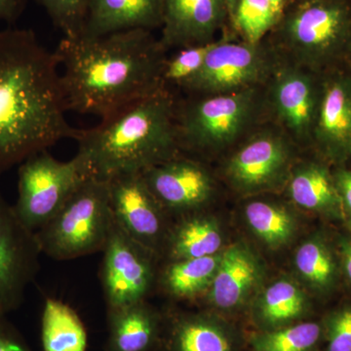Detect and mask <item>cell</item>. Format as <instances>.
Here are the masks:
<instances>
[{
    "label": "cell",
    "mask_w": 351,
    "mask_h": 351,
    "mask_svg": "<svg viewBox=\"0 0 351 351\" xmlns=\"http://www.w3.org/2000/svg\"><path fill=\"white\" fill-rule=\"evenodd\" d=\"M306 295L297 284L280 279L265 289L256 306V319L263 331L293 324L306 313Z\"/></svg>",
    "instance_id": "obj_24"
},
{
    "label": "cell",
    "mask_w": 351,
    "mask_h": 351,
    "mask_svg": "<svg viewBox=\"0 0 351 351\" xmlns=\"http://www.w3.org/2000/svg\"><path fill=\"white\" fill-rule=\"evenodd\" d=\"M36 233L23 225L0 191V316L15 311L39 269Z\"/></svg>",
    "instance_id": "obj_12"
},
{
    "label": "cell",
    "mask_w": 351,
    "mask_h": 351,
    "mask_svg": "<svg viewBox=\"0 0 351 351\" xmlns=\"http://www.w3.org/2000/svg\"><path fill=\"white\" fill-rule=\"evenodd\" d=\"M326 351H351V306L332 313L325 321Z\"/></svg>",
    "instance_id": "obj_32"
},
{
    "label": "cell",
    "mask_w": 351,
    "mask_h": 351,
    "mask_svg": "<svg viewBox=\"0 0 351 351\" xmlns=\"http://www.w3.org/2000/svg\"><path fill=\"white\" fill-rule=\"evenodd\" d=\"M193 96L176 105L181 151L214 152L228 147L253 126L265 104L260 87Z\"/></svg>",
    "instance_id": "obj_6"
},
{
    "label": "cell",
    "mask_w": 351,
    "mask_h": 351,
    "mask_svg": "<svg viewBox=\"0 0 351 351\" xmlns=\"http://www.w3.org/2000/svg\"><path fill=\"white\" fill-rule=\"evenodd\" d=\"M48 14L53 25L64 38L82 36L86 22L90 0H36Z\"/></svg>",
    "instance_id": "obj_31"
},
{
    "label": "cell",
    "mask_w": 351,
    "mask_h": 351,
    "mask_svg": "<svg viewBox=\"0 0 351 351\" xmlns=\"http://www.w3.org/2000/svg\"><path fill=\"white\" fill-rule=\"evenodd\" d=\"M215 41L216 40L202 45L182 48L174 56L169 59L166 58L162 68L164 85L166 86L167 83H173L178 86H184L203 66Z\"/></svg>",
    "instance_id": "obj_30"
},
{
    "label": "cell",
    "mask_w": 351,
    "mask_h": 351,
    "mask_svg": "<svg viewBox=\"0 0 351 351\" xmlns=\"http://www.w3.org/2000/svg\"><path fill=\"white\" fill-rule=\"evenodd\" d=\"M313 143L331 162L345 167L351 162V71L323 75Z\"/></svg>",
    "instance_id": "obj_15"
},
{
    "label": "cell",
    "mask_w": 351,
    "mask_h": 351,
    "mask_svg": "<svg viewBox=\"0 0 351 351\" xmlns=\"http://www.w3.org/2000/svg\"><path fill=\"white\" fill-rule=\"evenodd\" d=\"M176 105L165 88L101 119L99 125L82 129L76 154L90 177L108 181L179 156Z\"/></svg>",
    "instance_id": "obj_3"
},
{
    "label": "cell",
    "mask_w": 351,
    "mask_h": 351,
    "mask_svg": "<svg viewBox=\"0 0 351 351\" xmlns=\"http://www.w3.org/2000/svg\"><path fill=\"white\" fill-rule=\"evenodd\" d=\"M244 213L254 233L272 248L283 246L294 235V217L280 205L267 201H252L245 207Z\"/></svg>",
    "instance_id": "obj_28"
},
{
    "label": "cell",
    "mask_w": 351,
    "mask_h": 351,
    "mask_svg": "<svg viewBox=\"0 0 351 351\" xmlns=\"http://www.w3.org/2000/svg\"><path fill=\"white\" fill-rule=\"evenodd\" d=\"M108 182L115 223L137 243L158 254L171 228L166 226L167 212L152 195L142 172L117 175Z\"/></svg>",
    "instance_id": "obj_11"
},
{
    "label": "cell",
    "mask_w": 351,
    "mask_h": 351,
    "mask_svg": "<svg viewBox=\"0 0 351 351\" xmlns=\"http://www.w3.org/2000/svg\"><path fill=\"white\" fill-rule=\"evenodd\" d=\"M113 223L108 181L90 177L36 237L41 253L73 260L103 251Z\"/></svg>",
    "instance_id": "obj_5"
},
{
    "label": "cell",
    "mask_w": 351,
    "mask_h": 351,
    "mask_svg": "<svg viewBox=\"0 0 351 351\" xmlns=\"http://www.w3.org/2000/svg\"><path fill=\"white\" fill-rule=\"evenodd\" d=\"M346 59H348V61H350V63L351 64V36L350 44H348V53H346Z\"/></svg>",
    "instance_id": "obj_38"
},
{
    "label": "cell",
    "mask_w": 351,
    "mask_h": 351,
    "mask_svg": "<svg viewBox=\"0 0 351 351\" xmlns=\"http://www.w3.org/2000/svg\"><path fill=\"white\" fill-rule=\"evenodd\" d=\"M54 52L63 66L61 83L68 112L103 119L166 88V51L149 29L64 38Z\"/></svg>",
    "instance_id": "obj_2"
},
{
    "label": "cell",
    "mask_w": 351,
    "mask_h": 351,
    "mask_svg": "<svg viewBox=\"0 0 351 351\" xmlns=\"http://www.w3.org/2000/svg\"><path fill=\"white\" fill-rule=\"evenodd\" d=\"M103 252L101 278L108 311L145 302L154 282L156 254L129 237L115 221Z\"/></svg>",
    "instance_id": "obj_10"
},
{
    "label": "cell",
    "mask_w": 351,
    "mask_h": 351,
    "mask_svg": "<svg viewBox=\"0 0 351 351\" xmlns=\"http://www.w3.org/2000/svg\"><path fill=\"white\" fill-rule=\"evenodd\" d=\"M293 0H239L232 23L242 40L260 43L269 36Z\"/></svg>",
    "instance_id": "obj_27"
},
{
    "label": "cell",
    "mask_w": 351,
    "mask_h": 351,
    "mask_svg": "<svg viewBox=\"0 0 351 351\" xmlns=\"http://www.w3.org/2000/svg\"><path fill=\"white\" fill-rule=\"evenodd\" d=\"M170 351H234L230 329L212 317L184 316L173 326Z\"/></svg>",
    "instance_id": "obj_23"
},
{
    "label": "cell",
    "mask_w": 351,
    "mask_h": 351,
    "mask_svg": "<svg viewBox=\"0 0 351 351\" xmlns=\"http://www.w3.org/2000/svg\"><path fill=\"white\" fill-rule=\"evenodd\" d=\"M295 267L302 278L319 293L330 292L338 280V263L331 247L321 237H311L298 248Z\"/></svg>",
    "instance_id": "obj_26"
},
{
    "label": "cell",
    "mask_w": 351,
    "mask_h": 351,
    "mask_svg": "<svg viewBox=\"0 0 351 351\" xmlns=\"http://www.w3.org/2000/svg\"><path fill=\"white\" fill-rule=\"evenodd\" d=\"M0 351H32L17 330L0 316Z\"/></svg>",
    "instance_id": "obj_33"
},
{
    "label": "cell",
    "mask_w": 351,
    "mask_h": 351,
    "mask_svg": "<svg viewBox=\"0 0 351 351\" xmlns=\"http://www.w3.org/2000/svg\"><path fill=\"white\" fill-rule=\"evenodd\" d=\"M162 25V0H90L86 22L78 38H96L128 29Z\"/></svg>",
    "instance_id": "obj_18"
},
{
    "label": "cell",
    "mask_w": 351,
    "mask_h": 351,
    "mask_svg": "<svg viewBox=\"0 0 351 351\" xmlns=\"http://www.w3.org/2000/svg\"><path fill=\"white\" fill-rule=\"evenodd\" d=\"M262 267L246 246L235 244L221 252L218 269L209 288L208 301L219 309L241 306L257 287Z\"/></svg>",
    "instance_id": "obj_17"
},
{
    "label": "cell",
    "mask_w": 351,
    "mask_h": 351,
    "mask_svg": "<svg viewBox=\"0 0 351 351\" xmlns=\"http://www.w3.org/2000/svg\"><path fill=\"white\" fill-rule=\"evenodd\" d=\"M271 44L234 41L228 34L215 41L198 73L182 86L195 96L232 93L267 83L279 58Z\"/></svg>",
    "instance_id": "obj_8"
},
{
    "label": "cell",
    "mask_w": 351,
    "mask_h": 351,
    "mask_svg": "<svg viewBox=\"0 0 351 351\" xmlns=\"http://www.w3.org/2000/svg\"><path fill=\"white\" fill-rule=\"evenodd\" d=\"M332 174L343 204L346 221L351 225V170L345 166H338Z\"/></svg>",
    "instance_id": "obj_34"
},
{
    "label": "cell",
    "mask_w": 351,
    "mask_h": 351,
    "mask_svg": "<svg viewBox=\"0 0 351 351\" xmlns=\"http://www.w3.org/2000/svg\"><path fill=\"white\" fill-rule=\"evenodd\" d=\"M27 0H0V20L14 22L20 17Z\"/></svg>",
    "instance_id": "obj_35"
},
{
    "label": "cell",
    "mask_w": 351,
    "mask_h": 351,
    "mask_svg": "<svg viewBox=\"0 0 351 351\" xmlns=\"http://www.w3.org/2000/svg\"><path fill=\"white\" fill-rule=\"evenodd\" d=\"M59 68L32 29L0 31V175L63 138L77 140Z\"/></svg>",
    "instance_id": "obj_1"
},
{
    "label": "cell",
    "mask_w": 351,
    "mask_h": 351,
    "mask_svg": "<svg viewBox=\"0 0 351 351\" xmlns=\"http://www.w3.org/2000/svg\"><path fill=\"white\" fill-rule=\"evenodd\" d=\"M142 175L166 212L196 213L214 193V181L206 168L179 156L147 168Z\"/></svg>",
    "instance_id": "obj_14"
},
{
    "label": "cell",
    "mask_w": 351,
    "mask_h": 351,
    "mask_svg": "<svg viewBox=\"0 0 351 351\" xmlns=\"http://www.w3.org/2000/svg\"><path fill=\"white\" fill-rule=\"evenodd\" d=\"M230 23L225 0H162L161 47H189L213 43Z\"/></svg>",
    "instance_id": "obj_16"
},
{
    "label": "cell",
    "mask_w": 351,
    "mask_h": 351,
    "mask_svg": "<svg viewBox=\"0 0 351 351\" xmlns=\"http://www.w3.org/2000/svg\"><path fill=\"white\" fill-rule=\"evenodd\" d=\"M265 103L284 133L302 143L313 142L322 97L323 75L279 58Z\"/></svg>",
    "instance_id": "obj_9"
},
{
    "label": "cell",
    "mask_w": 351,
    "mask_h": 351,
    "mask_svg": "<svg viewBox=\"0 0 351 351\" xmlns=\"http://www.w3.org/2000/svg\"><path fill=\"white\" fill-rule=\"evenodd\" d=\"M291 63L323 75L346 58L351 36L348 0H293L269 34Z\"/></svg>",
    "instance_id": "obj_4"
},
{
    "label": "cell",
    "mask_w": 351,
    "mask_h": 351,
    "mask_svg": "<svg viewBox=\"0 0 351 351\" xmlns=\"http://www.w3.org/2000/svg\"><path fill=\"white\" fill-rule=\"evenodd\" d=\"M324 336L319 323H293L274 330H267L252 338V351H315Z\"/></svg>",
    "instance_id": "obj_29"
},
{
    "label": "cell",
    "mask_w": 351,
    "mask_h": 351,
    "mask_svg": "<svg viewBox=\"0 0 351 351\" xmlns=\"http://www.w3.org/2000/svg\"><path fill=\"white\" fill-rule=\"evenodd\" d=\"M43 351H86L88 336L75 309L54 298H47L41 314Z\"/></svg>",
    "instance_id": "obj_22"
},
{
    "label": "cell",
    "mask_w": 351,
    "mask_h": 351,
    "mask_svg": "<svg viewBox=\"0 0 351 351\" xmlns=\"http://www.w3.org/2000/svg\"><path fill=\"white\" fill-rule=\"evenodd\" d=\"M289 195L295 204L338 221H346L334 174L324 164L308 161L293 170L288 184Z\"/></svg>",
    "instance_id": "obj_19"
},
{
    "label": "cell",
    "mask_w": 351,
    "mask_h": 351,
    "mask_svg": "<svg viewBox=\"0 0 351 351\" xmlns=\"http://www.w3.org/2000/svg\"><path fill=\"white\" fill-rule=\"evenodd\" d=\"M223 239L218 223L211 217L186 215L171 228L165 247L170 261L202 258L219 253Z\"/></svg>",
    "instance_id": "obj_21"
},
{
    "label": "cell",
    "mask_w": 351,
    "mask_h": 351,
    "mask_svg": "<svg viewBox=\"0 0 351 351\" xmlns=\"http://www.w3.org/2000/svg\"><path fill=\"white\" fill-rule=\"evenodd\" d=\"M221 252L207 257L170 261L160 276L162 288L172 297L189 299L205 292L213 280Z\"/></svg>",
    "instance_id": "obj_25"
},
{
    "label": "cell",
    "mask_w": 351,
    "mask_h": 351,
    "mask_svg": "<svg viewBox=\"0 0 351 351\" xmlns=\"http://www.w3.org/2000/svg\"><path fill=\"white\" fill-rule=\"evenodd\" d=\"M88 178L89 172L77 154L69 161L57 160L47 149L32 154L20 164L14 211L23 225L36 233Z\"/></svg>",
    "instance_id": "obj_7"
},
{
    "label": "cell",
    "mask_w": 351,
    "mask_h": 351,
    "mask_svg": "<svg viewBox=\"0 0 351 351\" xmlns=\"http://www.w3.org/2000/svg\"><path fill=\"white\" fill-rule=\"evenodd\" d=\"M283 133L272 129L260 131L232 154L226 171L235 188L255 193L282 179L291 158L290 142Z\"/></svg>",
    "instance_id": "obj_13"
},
{
    "label": "cell",
    "mask_w": 351,
    "mask_h": 351,
    "mask_svg": "<svg viewBox=\"0 0 351 351\" xmlns=\"http://www.w3.org/2000/svg\"><path fill=\"white\" fill-rule=\"evenodd\" d=\"M108 351H149L159 334L156 313L142 302L108 311Z\"/></svg>",
    "instance_id": "obj_20"
},
{
    "label": "cell",
    "mask_w": 351,
    "mask_h": 351,
    "mask_svg": "<svg viewBox=\"0 0 351 351\" xmlns=\"http://www.w3.org/2000/svg\"><path fill=\"white\" fill-rule=\"evenodd\" d=\"M339 258L343 274L351 284V235L339 240Z\"/></svg>",
    "instance_id": "obj_36"
},
{
    "label": "cell",
    "mask_w": 351,
    "mask_h": 351,
    "mask_svg": "<svg viewBox=\"0 0 351 351\" xmlns=\"http://www.w3.org/2000/svg\"><path fill=\"white\" fill-rule=\"evenodd\" d=\"M226 9H228V18H230V24L232 25L235 12H237V6H239V0H225Z\"/></svg>",
    "instance_id": "obj_37"
}]
</instances>
